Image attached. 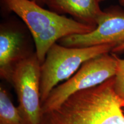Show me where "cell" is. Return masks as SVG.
<instances>
[{
  "label": "cell",
  "mask_w": 124,
  "mask_h": 124,
  "mask_svg": "<svg viewBox=\"0 0 124 124\" xmlns=\"http://www.w3.org/2000/svg\"><path fill=\"white\" fill-rule=\"evenodd\" d=\"M123 51H124V43L115 46L112 49L111 52H113V53H118V52H122Z\"/></svg>",
  "instance_id": "12"
},
{
  "label": "cell",
  "mask_w": 124,
  "mask_h": 124,
  "mask_svg": "<svg viewBox=\"0 0 124 124\" xmlns=\"http://www.w3.org/2000/svg\"><path fill=\"white\" fill-rule=\"evenodd\" d=\"M41 66L35 53L20 60L12 74L10 81L15 86L18 108L25 124H40L41 121Z\"/></svg>",
  "instance_id": "3"
},
{
  "label": "cell",
  "mask_w": 124,
  "mask_h": 124,
  "mask_svg": "<svg viewBox=\"0 0 124 124\" xmlns=\"http://www.w3.org/2000/svg\"><path fill=\"white\" fill-rule=\"evenodd\" d=\"M117 56L103 54L85 62L72 77L52 89L42 105V114L61 106L78 91L100 85L116 75Z\"/></svg>",
  "instance_id": "2"
},
{
  "label": "cell",
  "mask_w": 124,
  "mask_h": 124,
  "mask_svg": "<svg viewBox=\"0 0 124 124\" xmlns=\"http://www.w3.org/2000/svg\"><path fill=\"white\" fill-rule=\"evenodd\" d=\"M9 10L21 18L28 28L33 38L66 16L46 10L33 0H2Z\"/></svg>",
  "instance_id": "5"
},
{
  "label": "cell",
  "mask_w": 124,
  "mask_h": 124,
  "mask_svg": "<svg viewBox=\"0 0 124 124\" xmlns=\"http://www.w3.org/2000/svg\"><path fill=\"white\" fill-rule=\"evenodd\" d=\"M118 2L124 8V0H118Z\"/></svg>",
  "instance_id": "14"
},
{
  "label": "cell",
  "mask_w": 124,
  "mask_h": 124,
  "mask_svg": "<svg viewBox=\"0 0 124 124\" xmlns=\"http://www.w3.org/2000/svg\"><path fill=\"white\" fill-rule=\"evenodd\" d=\"M123 111H124V106L123 107Z\"/></svg>",
  "instance_id": "16"
},
{
  "label": "cell",
  "mask_w": 124,
  "mask_h": 124,
  "mask_svg": "<svg viewBox=\"0 0 124 124\" xmlns=\"http://www.w3.org/2000/svg\"><path fill=\"white\" fill-rule=\"evenodd\" d=\"M114 44L84 48L67 47L55 43L49 48L41 66L40 97L41 106L49 93L60 82L68 80L85 62L109 53Z\"/></svg>",
  "instance_id": "1"
},
{
  "label": "cell",
  "mask_w": 124,
  "mask_h": 124,
  "mask_svg": "<svg viewBox=\"0 0 124 124\" xmlns=\"http://www.w3.org/2000/svg\"><path fill=\"white\" fill-rule=\"evenodd\" d=\"M34 1H35L37 4L40 5L41 7H43V6L46 5V0H33Z\"/></svg>",
  "instance_id": "13"
},
{
  "label": "cell",
  "mask_w": 124,
  "mask_h": 124,
  "mask_svg": "<svg viewBox=\"0 0 124 124\" xmlns=\"http://www.w3.org/2000/svg\"><path fill=\"white\" fill-rule=\"evenodd\" d=\"M95 28L67 17L63 21L50 26L33 38L35 53L39 60L42 64L49 48L61 39L72 35L89 33Z\"/></svg>",
  "instance_id": "6"
},
{
  "label": "cell",
  "mask_w": 124,
  "mask_h": 124,
  "mask_svg": "<svg viewBox=\"0 0 124 124\" xmlns=\"http://www.w3.org/2000/svg\"><path fill=\"white\" fill-rule=\"evenodd\" d=\"M59 44L67 47L84 48L124 43V10L113 6L104 10L93 31L85 34L72 35L59 40Z\"/></svg>",
  "instance_id": "4"
},
{
  "label": "cell",
  "mask_w": 124,
  "mask_h": 124,
  "mask_svg": "<svg viewBox=\"0 0 124 124\" xmlns=\"http://www.w3.org/2000/svg\"><path fill=\"white\" fill-rule=\"evenodd\" d=\"M24 54V39L19 32L1 28L0 31V75L10 81L16 65L27 57Z\"/></svg>",
  "instance_id": "7"
},
{
  "label": "cell",
  "mask_w": 124,
  "mask_h": 124,
  "mask_svg": "<svg viewBox=\"0 0 124 124\" xmlns=\"http://www.w3.org/2000/svg\"><path fill=\"white\" fill-rule=\"evenodd\" d=\"M99 0H46V5L60 15L69 14L79 22L97 27L104 10Z\"/></svg>",
  "instance_id": "8"
},
{
  "label": "cell",
  "mask_w": 124,
  "mask_h": 124,
  "mask_svg": "<svg viewBox=\"0 0 124 124\" xmlns=\"http://www.w3.org/2000/svg\"><path fill=\"white\" fill-rule=\"evenodd\" d=\"M124 101L116 94L113 85L107 82L89 124H124Z\"/></svg>",
  "instance_id": "9"
},
{
  "label": "cell",
  "mask_w": 124,
  "mask_h": 124,
  "mask_svg": "<svg viewBox=\"0 0 124 124\" xmlns=\"http://www.w3.org/2000/svg\"><path fill=\"white\" fill-rule=\"evenodd\" d=\"M114 90L120 98L124 101V59L117 56V69L114 77Z\"/></svg>",
  "instance_id": "11"
},
{
  "label": "cell",
  "mask_w": 124,
  "mask_h": 124,
  "mask_svg": "<svg viewBox=\"0 0 124 124\" xmlns=\"http://www.w3.org/2000/svg\"><path fill=\"white\" fill-rule=\"evenodd\" d=\"M0 124H25L18 108H16L7 91L0 88Z\"/></svg>",
  "instance_id": "10"
},
{
  "label": "cell",
  "mask_w": 124,
  "mask_h": 124,
  "mask_svg": "<svg viewBox=\"0 0 124 124\" xmlns=\"http://www.w3.org/2000/svg\"><path fill=\"white\" fill-rule=\"evenodd\" d=\"M104 1V0H99V1H100V2H102V1Z\"/></svg>",
  "instance_id": "15"
}]
</instances>
